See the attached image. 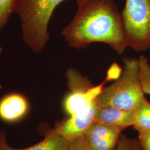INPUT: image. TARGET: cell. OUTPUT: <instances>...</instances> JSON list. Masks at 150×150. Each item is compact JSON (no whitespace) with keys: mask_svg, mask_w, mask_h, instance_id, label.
Returning <instances> with one entry per match:
<instances>
[{"mask_svg":"<svg viewBox=\"0 0 150 150\" xmlns=\"http://www.w3.org/2000/svg\"><path fill=\"white\" fill-rule=\"evenodd\" d=\"M77 10L62 35L70 47L87 48L104 43L118 54L127 48L122 13L114 0H76Z\"/></svg>","mask_w":150,"mask_h":150,"instance_id":"cell-1","label":"cell"},{"mask_svg":"<svg viewBox=\"0 0 150 150\" xmlns=\"http://www.w3.org/2000/svg\"><path fill=\"white\" fill-rule=\"evenodd\" d=\"M64 0H18L15 12L21 20L24 43L35 53L41 52L50 38L48 23L56 7Z\"/></svg>","mask_w":150,"mask_h":150,"instance_id":"cell-2","label":"cell"},{"mask_svg":"<svg viewBox=\"0 0 150 150\" xmlns=\"http://www.w3.org/2000/svg\"><path fill=\"white\" fill-rule=\"evenodd\" d=\"M120 76L106 87L97 97L98 107H111L124 110H134L145 96L139 77V59L125 57Z\"/></svg>","mask_w":150,"mask_h":150,"instance_id":"cell-3","label":"cell"},{"mask_svg":"<svg viewBox=\"0 0 150 150\" xmlns=\"http://www.w3.org/2000/svg\"><path fill=\"white\" fill-rule=\"evenodd\" d=\"M121 13L127 47L136 52L150 50V0H126Z\"/></svg>","mask_w":150,"mask_h":150,"instance_id":"cell-4","label":"cell"},{"mask_svg":"<svg viewBox=\"0 0 150 150\" xmlns=\"http://www.w3.org/2000/svg\"><path fill=\"white\" fill-rule=\"evenodd\" d=\"M65 76L69 92L63 99L62 107L67 116L97 106V97L101 93L105 84L111 80L106 76L101 84L95 86L88 78L83 76L79 70L73 67L67 70Z\"/></svg>","mask_w":150,"mask_h":150,"instance_id":"cell-5","label":"cell"},{"mask_svg":"<svg viewBox=\"0 0 150 150\" xmlns=\"http://www.w3.org/2000/svg\"><path fill=\"white\" fill-rule=\"evenodd\" d=\"M123 129L99 122H93L83 134L90 150H115Z\"/></svg>","mask_w":150,"mask_h":150,"instance_id":"cell-6","label":"cell"},{"mask_svg":"<svg viewBox=\"0 0 150 150\" xmlns=\"http://www.w3.org/2000/svg\"><path fill=\"white\" fill-rule=\"evenodd\" d=\"M97 107H92L83 112L67 116L55 124L54 130L68 141L83 135L87 129L94 122Z\"/></svg>","mask_w":150,"mask_h":150,"instance_id":"cell-7","label":"cell"},{"mask_svg":"<svg viewBox=\"0 0 150 150\" xmlns=\"http://www.w3.org/2000/svg\"><path fill=\"white\" fill-rule=\"evenodd\" d=\"M29 110L27 98L19 93H11L0 100V118L7 122H15L26 116Z\"/></svg>","mask_w":150,"mask_h":150,"instance_id":"cell-8","label":"cell"},{"mask_svg":"<svg viewBox=\"0 0 150 150\" xmlns=\"http://www.w3.org/2000/svg\"><path fill=\"white\" fill-rule=\"evenodd\" d=\"M94 121L124 129L134 124V110H124L114 107H97Z\"/></svg>","mask_w":150,"mask_h":150,"instance_id":"cell-9","label":"cell"},{"mask_svg":"<svg viewBox=\"0 0 150 150\" xmlns=\"http://www.w3.org/2000/svg\"><path fill=\"white\" fill-rule=\"evenodd\" d=\"M69 141L58 134L54 129L50 131L44 139L29 147L16 149L8 146L10 150H68Z\"/></svg>","mask_w":150,"mask_h":150,"instance_id":"cell-10","label":"cell"},{"mask_svg":"<svg viewBox=\"0 0 150 150\" xmlns=\"http://www.w3.org/2000/svg\"><path fill=\"white\" fill-rule=\"evenodd\" d=\"M134 129H150V103L147 100L141 102L134 109Z\"/></svg>","mask_w":150,"mask_h":150,"instance_id":"cell-11","label":"cell"},{"mask_svg":"<svg viewBox=\"0 0 150 150\" xmlns=\"http://www.w3.org/2000/svg\"><path fill=\"white\" fill-rule=\"evenodd\" d=\"M139 59V77L145 94L150 95V64L148 59L141 55Z\"/></svg>","mask_w":150,"mask_h":150,"instance_id":"cell-12","label":"cell"},{"mask_svg":"<svg viewBox=\"0 0 150 150\" xmlns=\"http://www.w3.org/2000/svg\"><path fill=\"white\" fill-rule=\"evenodd\" d=\"M18 0H0V32L5 27L11 15L15 12Z\"/></svg>","mask_w":150,"mask_h":150,"instance_id":"cell-13","label":"cell"},{"mask_svg":"<svg viewBox=\"0 0 150 150\" xmlns=\"http://www.w3.org/2000/svg\"><path fill=\"white\" fill-rule=\"evenodd\" d=\"M115 150H142L138 139H131L121 134L118 144Z\"/></svg>","mask_w":150,"mask_h":150,"instance_id":"cell-14","label":"cell"},{"mask_svg":"<svg viewBox=\"0 0 150 150\" xmlns=\"http://www.w3.org/2000/svg\"><path fill=\"white\" fill-rule=\"evenodd\" d=\"M138 141L142 150H150V129H139Z\"/></svg>","mask_w":150,"mask_h":150,"instance_id":"cell-15","label":"cell"},{"mask_svg":"<svg viewBox=\"0 0 150 150\" xmlns=\"http://www.w3.org/2000/svg\"><path fill=\"white\" fill-rule=\"evenodd\" d=\"M69 141L68 150H90L87 146L83 135L76 137Z\"/></svg>","mask_w":150,"mask_h":150,"instance_id":"cell-16","label":"cell"},{"mask_svg":"<svg viewBox=\"0 0 150 150\" xmlns=\"http://www.w3.org/2000/svg\"><path fill=\"white\" fill-rule=\"evenodd\" d=\"M0 150H10L8 148V145L6 142L5 138L0 134Z\"/></svg>","mask_w":150,"mask_h":150,"instance_id":"cell-17","label":"cell"},{"mask_svg":"<svg viewBox=\"0 0 150 150\" xmlns=\"http://www.w3.org/2000/svg\"><path fill=\"white\" fill-rule=\"evenodd\" d=\"M3 52V50H2V48L1 47V46H0V54H1V53Z\"/></svg>","mask_w":150,"mask_h":150,"instance_id":"cell-18","label":"cell"},{"mask_svg":"<svg viewBox=\"0 0 150 150\" xmlns=\"http://www.w3.org/2000/svg\"><path fill=\"white\" fill-rule=\"evenodd\" d=\"M2 85H1V83H0V90H1V88H2Z\"/></svg>","mask_w":150,"mask_h":150,"instance_id":"cell-19","label":"cell"}]
</instances>
